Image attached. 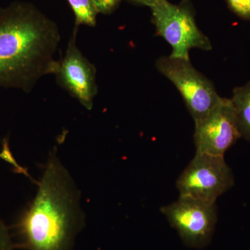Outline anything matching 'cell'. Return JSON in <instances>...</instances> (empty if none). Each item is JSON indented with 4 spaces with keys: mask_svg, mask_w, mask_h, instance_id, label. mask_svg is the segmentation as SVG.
Here are the masks:
<instances>
[{
    "mask_svg": "<svg viewBox=\"0 0 250 250\" xmlns=\"http://www.w3.org/2000/svg\"><path fill=\"white\" fill-rule=\"evenodd\" d=\"M58 26L34 4L14 1L0 16V87L29 93L59 61Z\"/></svg>",
    "mask_w": 250,
    "mask_h": 250,
    "instance_id": "obj_1",
    "label": "cell"
},
{
    "mask_svg": "<svg viewBox=\"0 0 250 250\" xmlns=\"http://www.w3.org/2000/svg\"><path fill=\"white\" fill-rule=\"evenodd\" d=\"M85 219L80 190L55 148L35 197L16 225L20 245L26 250H73Z\"/></svg>",
    "mask_w": 250,
    "mask_h": 250,
    "instance_id": "obj_2",
    "label": "cell"
},
{
    "mask_svg": "<svg viewBox=\"0 0 250 250\" xmlns=\"http://www.w3.org/2000/svg\"><path fill=\"white\" fill-rule=\"evenodd\" d=\"M150 9L158 35L172 47L170 57L190 60L189 52L192 48L211 50V42L197 27L188 1L174 4L158 0Z\"/></svg>",
    "mask_w": 250,
    "mask_h": 250,
    "instance_id": "obj_3",
    "label": "cell"
},
{
    "mask_svg": "<svg viewBox=\"0 0 250 250\" xmlns=\"http://www.w3.org/2000/svg\"><path fill=\"white\" fill-rule=\"evenodd\" d=\"M234 185V176L224 156L195 152L176 182L179 196L216 203Z\"/></svg>",
    "mask_w": 250,
    "mask_h": 250,
    "instance_id": "obj_4",
    "label": "cell"
},
{
    "mask_svg": "<svg viewBox=\"0 0 250 250\" xmlns=\"http://www.w3.org/2000/svg\"><path fill=\"white\" fill-rule=\"evenodd\" d=\"M156 67L175 85L194 122L203 118L221 100L213 83L192 66L190 60L161 57Z\"/></svg>",
    "mask_w": 250,
    "mask_h": 250,
    "instance_id": "obj_5",
    "label": "cell"
},
{
    "mask_svg": "<svg viewBox=\"0 0 250 250\" xmlns=\"http://www.w3.org/2000/svg\"><path fill=\"white\" fill-rule=\"evenodd\" d=\"M161 212L186 246L200 249L211 241L218 221L216 204L179 196L177 201L161 207Z\"/></svg>",
    "mask_w": 250,
    "mask_h": 250,
    "instance_id": "obj_6",
    "label": "cell"
},
{
    "mask_svg": "<svg viewBox=\"0 0 250 250\" xmlns=\"http://www.w3.org/2000/svg\"><path fill=\"white\" fill-rule=\"evenodd\" d=\"M241 138L230 99L222 98L207 115L195 121L197 153L224 156Z\"/></svg>",
    "mask_w": 250,
    "mask_h": 250,
    "instance_id": "obj_7",
    "label": "cell"
},
{
    "mask_svg": "<svg viewBox=\"0 0 250 250\" xmlns=\"http://www.w3.org/2000/svg\"><path fill=\"white\" fill-rule=\"evenodd\" d=\"M77 27L70 37L65 56L59 61L58 69L54 75L59 85L67 90L81 104L91 110L98 94L96 68L77 46Z\"/></svg>",
    "mask_w": 250,
    "mask_h": 250,
    "instance_id": "obj_8",
    "label": "cell"
},
{
    "mask_svg": "<svg viewBox=\"0 0 250 250\" xmlns=\"http://www.w3.org/2000/svg\"><path fill=\"white\" fill-rule=\"evenodd\" d=\"M230 100L241 137L250 142V82L235 88Z\"/></svg>",
    "mask_w": 250,
    "mask_h": 250,
    "instance_id": "obj_9",
    "label": "cell"
},
{
    "mask_svg": "<svg viewBox=\"0 0 250 250\" xmlns=\"http://www.w3.org/2000/svg\"><path fill=\"white\" fill-rule=\"evenodd\" d=\"M75 16V24L95 27L99 14L93 0H67Z\"/></svg>",
    "mask_w": 250,
    "mask_h": 250,
    "instance_id": "obj_10",
    "label": "cell"
},
{
    "mask_svg": "<svg viewBox=\"0 0 250 250\" xmlns=\"http://www.w3.org/2000/svg\"><path fill=\"white\" fill-rule=\"evenodd\" d=\"M229 8L238 17L250 21V0H226Z\"/></svg>",
    "mask_w": 250,
    "mask_h": 250,
    "instance_id": "obj_11",
    "label": "cell"
},
{
    "mask_svg": "<svg viewBox=\"0 0 250 250\" xmlns=\"http://www.w3.org/2000/svg\"><path fill=\"white\" fill-rule=\"evenodd\" d=\"M15 244L9 229L0 217V250H14Z\"/></svg>",
    "mask_w": 250,
    "mask_h": 250,
    "instance_id": "obj_12",
    "label": "cell"
},
{
    "mask_svg": "<svg viewBox=\"0 0 250 250\" xmlns=\"http://www.w3.org/2000/svg\"><path fill=\"white\" fill-rule=\"evenodd\" d=\"M0 158L4 159L6 162L9 163L11 165L14 166V167L16 168V172L24 174V175L27 176V177H30V179H31L29 174H28L27 170L23 168L21 166L18 165L16 161L15 160L14 156H13V154H11V150H10L9 143H8L7 139H4V141H3L2 150L0 152Z\"/></svg>",
    "mask_w": 250,
    "mask_h": 250,
    "instance_id": "obj_13",
    "label": "cell"
},
{
    "mask_svg": "<svg viewBox=\"0 0 250 250\" xmlns=\"http://www.w3.org/2000/svg\"><path fill=\"white\" fill-rule=\"evenodd\" d=\"M99 14H110L121 4L122 0H93Z\"/></svg>",
    "mask_w": 250,
    "mask_h": 250,
    "instance_id": "obj_14",
    "label": "cell"
},
{
    "mask_svg": "<svg viewBox=\"0 0 250 250\" xmlns=\"http://www.w3.org/2000/svg\"><path fill=\"white\" fill-rule=\"evenodd\" d=\"M133 4L141 5V6H146L150 8L153 5L155 4L158 0H127Z\"/></svg>",
    "mask_w": 250,
    "mask_h": 250,
    "instance_id": "obj_15",
    "label": "cell"
},
{
    "mask_svg": "<svg viewBox=\"0 0 250 250\" xmlns=\"http://www.w3.org/2000/svg\"><path fill=\"white\" fill-rule=\"evenodd\" d=\"M3 9H4V8L1 7V6H0V16L2 14Z\"/></svg>",
    "mask_w": 250,
    "mask_h": 250,
    "instance_id": "obj_16",
    "label": "cell"
}]
</instances>
